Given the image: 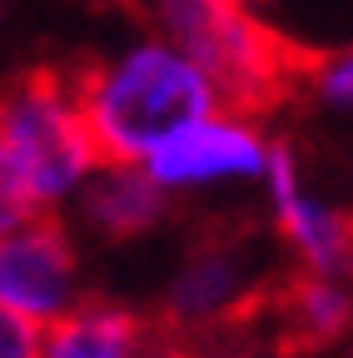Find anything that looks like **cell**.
<instances>
[{
  "mask_svg": "<svg viewBox=\"0 0 353 358\" xmlns=\"http://www.w3.org/2000/svg\"><path fill=\"white\" fill-rule=\"evenodd\" d=\"M75 95L105 164H145L180 129L224 110V95L204 65L154 30L75 70Z\"/></svg>",
  "mask_w": 353,
  "mask_h": 358,
  "instance_id": "obj_1",
  "label": "cell"
},
{
  "mask_svg": "<svg viewBox=\"0 0 353 358\" xmlns=\"http://www.w3.org/2000/svg\"><path fill=\"white\" fill-rule=\"evenodd\" d=\"M100 164L75 70H25L0 85V234L30 219H70Z\"/></svg>",
  "mask_w": 353,
  "mask_h": 358,
  "instance_id": "obj_2",
  "label": "cell"
},
{
  "mask_svg": "<svg viewBox=\"0 0 353 358\" xmlns=\"http://www.w3.org/2000/svg\"><path fill=\"white\" fill-rule=\"evenodd\" d=\"M150 30L204 65L224 105L269 115L284 90L303 85L308 60L289 50V40L269 30L249 0H145Z\"/></svg>",
  "mask_w": 353,
  "mask_h": 358,
  "instance_id": "obj_3",
  "label": "cell"
},
{
  "mask_svg": "<svg viewBox=\"0 0 353 358\" xmlns=\"http://www.w3.org/2000/svg\"><path fill=\"white\" fill-rule=\"evenodd\" d=\"M274 140L279 134L264 124V115L224 105L204 115L199 124L180 129L169 145H159L145 159V169L164 185L174 204L199 194H224V189H264Z\"/></svg>",
  "mask_w": 353,
  "mask_h": 358,
  "instance_id": "obj_4",
  "label": "cell"
},
{
  "mask_svg": "<svg viewBox=\"0 0 353 358\" xmlns=\"http://www.w3.org/2000/svg\"><path fill=\"white\" fill-rule=\"evenodd\" d=\"M264 214H269L274 249L289 259L294 274H329L353 279V209L319 189L303 150L279 134L269 179H264Z\"/></svg>",
  "mask_w": 353,
  "mask_h": 358,
  "instance_id": "obj_5",
  "label": "cell"
},
{
  "mask_svg": "<svg viewBox=\"0 0 353 358\" xmlns=\"http://www.w3.org/2000/svg\"><path fill=\"white\" fill-rule=\"evenodd\" d=\"M90 299L85 284V249L70 219H30L0 234V308L55 329Z\"/></svg>",
  "mask_w": 353,
  "mask_h": 358,
  "instance_id": "obj_6",
  "label": "cell"
},
{
  "mask_svg": "<svg viewBox=\"0 0 353 358\" xmlns=\"http://www.w3.org/2000/svg\"><path fill=\"white\" fill-rule=\"evenodd\" d=\"M264 294V249L244 234H219L185 249L159 289V319L169 334H204L239 319Z\"/></svg>",
  "mask_w": 353,
  "mask_h": 358,
  "instance_id": "obj_7",
  "label": "cell"
},
{
  "mask_svg": "<svg viewBox=\"0 0 353 358\" xmlns=\"http://www.w3.org/2000/svg\"><path fill=\"white\" fill-rule=\"evenodd\" d=\"M174 199L145 164H100L95 179L80 189L70 224L80 239H100V244H140L154 229H164Z\"/></svg>",
  "mask_w": 353,
  "mask_h": 358,
  "instance_id": "obj_8",
  "label": "cell"
},
{
  "mask_svg": "<svg viewBox=\"0 0 353 358\" xmlns=\"http://www.w3.org/2000/svg\"><path fill=\"white\" fill-rule=\"evenodd\" d=\"M45 358H174V334L159 313L120 299H85L70 319L45 329Z\"/></svg>",
  "mask_w": 353,
  "mask_h": 358,
  "instance_id": "obj_9",
  "label": "cell"
},
{
  "mask_svg": "<svg viewBox=\"0 0 353 358\" xmlns=\"http://www.w3.org/2000/svg\"><path fill=\"white\" fill-rule=\"evenodd\" d=\"M284 324L298 343H343L353 338V279L294 274L284 289Z\"/></svg>",
  "mask_w": 353,
  "mask_h": 358,
  "instance_id": "obj_10",
  "label": "cell"
},
{
  "mask_svg": "<svg viewBox=\"0 0 353 358\" xmlns=\"http://www.w3.org/2000/svg\"><path fill=\"white\" fill-rule=\"evenodd\" d=\"M303 95L314 100L319 115L353 124V40L329 55H314L303 70Z\"/></svg>",
  "mask_w": 353,
  "mask_h": 358,
  "instance_id": "obj_11",
  "label": "cell"
},
{
  "mask_svg": "<svg viewBox=\"0 0 353 358\" xmlns=\"http://www.w3.org/2000/svg\"><path fill=\"white\" fill-rule=\"evenodd\" d=\"M0 358H45V329L0 308Z\"/></svg>",
  "mask_w": 353,
  "mask_h": 358,
  "instance_id": "obj_12",
  "label": "cell"
},
{
  "mask_svg": "<svg viewBox=\"0 0 353 358\" xmlns=\"http://www.w3.org/2000/svg\"><path fill=\"white\" fill-rule=\"evenodd\" d=\"M0 25H6V0H0Z\"/></svg>",
  "mask_w": 353,
  "mask_h": 358,
  "instance_id": "obj_13",
  "label": "cell"
}]
</instances>
